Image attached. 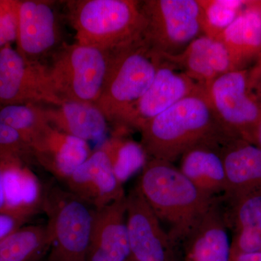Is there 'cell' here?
Wrapping results in <instances>:
<instances>
[{"label":"cell","mask_w":261,"mask_h":261,"mask_svg":"<svg viewBox=\"0 0 261 261\" xmlns=\"http://www.w3.org/2000/svg\"><path fill=\"white\" fill-rule=\"evenodd\" d=\"M175 249L220 197L197 188L173 163L149 159L137 184Z\"/></svg>","instance_id":"obj_1"},{"label":"cell","mask_w":261,"mask_h":261,"mask_svg":"<svg viewBox=\"0 0 261 261\" xmlns=\"http://www.w3.org/2000/svg\"><path fill=\"white\" fill-rule=\"evenodd\" d=\"M139 132L148 160L171 163L197 144L225 134L206 90L178 101Z\"/></svg>","instance_id":"obj_2"},{"label":"cell","mask_w":261,"mask_h":261,"mask_svg":"<svg viewBox=\"0 0 261 261\" xmlns=\"http://www.w3.org/2000/svg\"><path fill=\"white\" fill-rule=\"evenodd\" d=\"M66 7L75 43L81 45L111 53L143 37L146 21L141 2L72 0Z\"/></svg>","instance_id":"obj_3"},{"label":"cell","mask_w":261,"mask_h":261,"mask_svg":"<svg viewBox=\"0 0 261 261\" xmlns=\"http://www.w3.org/2000/svg\"><path fill=\"white\" fill-rule=\"evenodd\" d=\"M163 58L143 37L111 51L107 77L95 106L108 122L118 124L128 108L147 92Z\"/></svg>","instance_id":"obj_4"},{"label":"cell","mask_w":261,"mask_h":261,"mask_svg":"<svg viewBox=\"0 0 261 261\" xmlns=\"http://www.w3.org/2000/svg\"><path fill=\"white\" fill-rule=\"evenodd\" d=\"M42 209L51 236L44 261H87L96 209L53 182L43 190Z\"/></svg>","instance_id":"obj_5"},{"label":"cell","mask_w":261,"mask_h":261,"mask_svg":"<svg viewBox=\"0 0 261 261\" xmlns=\"http://www.w3.org/2000/svg\"><path fill=\"white\" fill-rule=\"evenodd\" d=\"M111 53L81 44H63L47 66L53 89L63 102L95 104L107 77Z\"/></svg>","instance_id":"obj_6"},{"label":"cell","mask_w":261,"mask_h":261,"mask_svg":"<svg viewBox=\"0 0 261 261\" xmlns=\"http://www.w3.org/2000/svg\"><path fill=\"white\" fill-rule=\"evenodd\" d=\"M141 10L146 21L143 37L159 54H178L204 35L198 0H147Z\"/></svg>","instance_id":"obj_7"},{"label":"cell","mask_w":261,"mask_h":261,"mask_svg":"<svg viewBox=\"0 0 261 261\" xmlns=\"http://www.w3.org/2000/svg\"><path fill=\"white\" fill-rule=\"evenodd\" d=\"M207 93L224 133L252 143L261 121V103L250 87L249 68L221 75L211 84Z\"/></svg>","instance_id":"obj_8"},{"label":"cell","mask_w":261,"mask_h":261,"mask_svg":"<svg viewBox=\"0 0 261 261\" xmlns=\"http://www.w3.org/2000/svg\"><path fill=\"white\" fill-rule=\"evenodd\" d=\"M63 102L53 89L47 66L27 61L10 44L0 49V108Z\"/></svg>","instance_id":"obj_9"},{"label":"cell","mask_w":261,"mask_h":261,"mask_svg":"<svg viewBox=\"0 0 261 261\" xmlns=\"http://www.w3.org/2000/svg\"><path fill=\"white\" fill-rule=\"evenodd\" d=\"M204 90H206L204 87L163 58L150 87L127 110L116 128L139 130L146 123L167 111L178 101Z\"/></svg>","instance_id":"obj_10"},{"label":"cell","mask_w":261,"mask_h":261,"mask_svg":"<svg viewBox=\"0 0 261 261\" xmlns=\"http://www.w3.org/2000/svg\"><path fill=\"white\" fill-rule=\"evenodd\" d=\"M126 223L134 260H176L174 245L137 185L126 195Z\"/></svg>","instance_id":"obj_11"},{"label":"cell","mask_w":261,"mask_h":261,"mask_svg":"<svg viewBox=\"0 0 261 261\" xmlns=\"http://www.w3.org/2000/svg\"><path fill=\"white\" fill-rule=\"evenodd\" d=\"M53 5L46 0L20 1L16 50L27 61L42 63L58 49L61 32Z\"/></svg>","instance_id":"obj_12"},{"label":"cell","mask_w":261,"mask_h":261,"mask_svg":"<svg viewBox=\"0 0 261 261\" xmlns=\"http://www.w3.org/2000/svg\"><path fill=\"white\" fill-rule=\"evenodd\" d=\"M65 188L87 202L96 210L126 197L109 158L101 147L63 182Z\"/></svg>","instance_id":"obj_13"},{"label":"cell","mask_w":261,"mask_h":261,"mask_svg":"<svg viewBox=\"0 0 261 261\" xmlns=\"http://www.w3.org/2000/svg\"><path fill=\"white\" fill-rule=\"evenodd\" d=\"M221 154L226 183L223 201L261 193L260 148L241 139L225 137L221 142Z\"/></svg>","instance_id":"obj_14"},{"label":"cell","mask_w":261,"mask_h":261,"mask_svg":"<svg viewBox=\"0 0 261 261\" xmlns=\"http://www.w3.org/2000/svg\"><path fill=\"white\" fill-rule=\"evenodd\" d=\"M221 197L176 248V261H229L230 243Z\"/></svg>","instance_id":"obj_15"},{"label":"cell","mask_w":261,"mask_h":261,"mask_svg":"<svg viewBox=\"0 0 261 261\" xmlns=\"http://www.w3.org/2000/svg\"><path fill=\"white\" fill-rule=\"evenodd\" d=\"M35 163L63 183L90 155L86 141L47 127L31 145Z\"/></svg>","instance_id":"obj_16"},{"label":"cell","mask_w":261,"mask_h":261,"mask_svg":"<svg viewBox=\"0 0 261 261\" xmlns=\"http://www.w3.org/2000/svg\"><path fill=\"white\" fill-rule=\"evenodd\" d=\"M126 197L96 210L87 261H129Z\"/></svg>","instance_id":"obj_17"},{"label":"cell","mask_w":261,"mask_h":261,"mask_svg":"<svg viewBox=\"0 0 261 261\" xmlns=\"http://www.w3.org/2000/svg\"><path fill=\"white\" fill-rule=\"evenodd\" d=\"M207 90L221 75L232 71L227 49L221 41L201 35L176 55H161Z\"/></svg>","instance_id":"obj_18"},{"label":"cell","mask_w":261,"mask_h":261,"mask_svg":"<svg viewBox=\"0 0 261 261\" xmlns=\"http://www.w3.org/2000/svg\"><path fill=\"white\" fill-rule=\"evenodd\" d=\"M225 134L202 141L186 151L178 169L201 192L221 197L226 191V175L221 154Z\"/></svg>","instance_id":"obj_19"},{"label":"cell","mask_w":261,"mask_h":261,"mask_svg":"<svg viewBox=\"0 0 261 261\" xmlns=\"http://www.w3.org/2000/svg\"><path fill=\"white\" fill-rule=\"evenodd\" d=\"M227 49L233 70L247 69L261 56V10L256 1H247L238 18L219 37Z\"/></svg>","instance_id":"obj_20"},{"label":"cell","mask_w":261,"mask_h":261,"mask_svg":"<svg viewBox=\"0 0 261 261\" xmlns=\"http://www.w3.org/2000/svg\"><path fill=\"white\" fill-rule=\"evenodd\" d=\"M4 187L5 214L29 220L42 208L40 184L28 165L19 161L0 163Z\"/></svg>","instance_id":"obj_21"},{"label":"cell","mask_w":261,"mask_h":261,"mask_svg":"<svg viewBox=\"0 0 261 261\" xmlns=\"http://www.w3.org/2000/svg\"><path fill=\"white\" fill-rule=\"evenodd\" d=\"M48 123L66 135L86 141L101 140L108 132V121L94 104L65 101L44 108Z\"/></svg>","instance_id":"obj_22"},{"label":"cell","mask_w":261,"mask_h":261,"mask_svg":"<svg viewBox=\"0 0 261 261\" xmlns=\"http://www.w3.org/2000/svg\"><path fill=\"white\" fill-rule=\"evenodd\" d=\"M50 245L47 224L21 226L0 241V261H44Z\"/></svg>","instance_id":"obj_23"},{"label":"cell","mask_w":261,"mask_h":261,"mask_svg":"<svg viewBox=\"0 0 261 261\" xmlns=\"http://www.w3.org/2000/svg\"><path fill=\"white\" fill-rule=\"evenodd\" d=\"M126 130V128H116L112 137L99 147L107 154L113 171L122 185L142 171L148 161L142 145L124 137L123 132Z\"/></svg>","instance_id":"obj_24"},{"label":"cell","mask_w":261,"mask_h":261,"mask_svg":"<svg viewBox=\"0 0 261 261\" xmlns=\"http://www.w3.org/2000/svg\"><path fill=\"white\" fill-rule=\"evenodd\" d=\"M0 122L18 130L30 147L36 139L50 126L46 118L44 108L37 104L14 105L0 108Z\"/></svg>","instance_id":"obj_25"},{"label":"cell","mask_w":261,"mask_h":261,"mask_svg":"<svg viewBox=\"0 0 261 261\" xmlns=\"http://www.w3.org/2000/svg\"><path fill=\"white\" fill-rule=\"evenodd\" d=\"M204 35L219 40L221 34L241 13L247 1L198 0Z\"/></svg>","instance_id":"obj_26"},{"label":"cell","mask_w":261,"mask_h":261,"mask_svg":"<svg viewBox=\"0 0 261 261\" xmlns=\"http://www.w3.org/2000/svg\"><path fill=\"white\" fill-rule=\"evenodd\" d=\"M225 221L233 232L249 231L261 235V193L231 202L221 199Z\"/></svg>","instance_id":"obj_27"},{"label":"cell","mask_w":261,"mask_h":261,"mask_svg":"<svg viewBox=\"0 0 261 261\" xmlns=\"http://www.w3.org/2000/svg\"><path fill=\"white\" fill-rule=\"evenodd\" d=\"M19 161L29 165L35 163L30 145L11 126L0 122V163Z\"/></svg>","instance_id":"obj_28"},{"label":"cell","mask_w":261,"mask_h":261,"mask_svg":"<svg viewBox=\"0 0 261 261\" xmlns=\"http://www.w3.org/2000/svg\"><path fill=\"white\" fill-rule=\"evenodd\" d=\"M19 6L18 0H0V49L16 42Z\"/></svg>","instance_id":"obj_29"},{"label":"cell","mask_w":261,"mask_h":261,"mask_svg":"<svg viewBox=\"0 0 261 261\" xmlns=\"http://www.w3.org/2000/svg\"><path fill=\"white\" fill-rule=\"evenodd\" d=\"M257 252H261V235L249 231L234 232L230 247L229 261L241 255Z\"/></svg>","instance_id":"obj_30"},{"label":"cell","mask_w":261,"mask_h":261,"mask_svg":"<svg viewBox=\"0 0 261 261\" xmlns=\"http://www.w3.org/2000/svg\"><path fill=\"white\" fill-rule=\"evenodd\" d=\"M28 220L13 216V215L0 213V241L10 233L23 226Z\"/></svg>","instance_id":"obj_31"},{"label":"cell","mask_w":261,"mask_h":261,"mask_svg":"<svg viewBox=\"0 0 261 261\" xmlns=\"http://www.w3.org/2000/svg\"><path fill=\"white\" fill-rule=\"evenodd\" d=\"M249 80L252 92L261 103V68L252 66L249 68Z\"/></svg>","instance_id":"obj_32"},{"label":"cell","mask_w":261,"mask_h":261,"mask_svg":"<svg viewBox=\"0 0 261 261\" xmlns=\"http://www.w3.org/2000/svg\"><path fill=\"white\" fill-rule=\"evenodd\" d=\"M231 261H261V252L241 255Z\"/></svg>","instance_id":"obj_33"},{"label":"cell","mask_w":261,"mask_h":261,"mask_svg":"<svg viewBox=\"0 0 261 261\" xmlns=\"http://www.w3.org/2000/svg\"><path fill=\"white\" fill-rule=\"evenodd\" d=\"M5 207V198L3 178L0 172V213H4Z\"/></svg>","instance_id":"obj_34"},{"label":"cell","mask_w":261,"mask_h":261,"mask_svg":"<svg viewBox=\"0 0 261 261\" xmlns=\"http://www.w3.org/2000/svg\"><path fill=\"white\" fill-rule=\"evenodd\" d=\"M252 143L261 149V121L259 123L258 126H257L256 130H255Z\"/></svg>","instance_id":"obj_35"},{"label":"cell","mask_w":261,"mask_h":261,"mask_svg":"<svg viewBox=\"0 0 261 261\" xmlns=\"http://www.w3.org/2000/svg\"><path fill=\"white\" fill-rule=\"evenodd\" d=\"M254 66L256 67V68H261V56L258 58V60H257L256 63H255Z\"/></svg>","instance_id":"obj_36"},{"label":"cell","mask_w":261,"mask_h":261,"mask_svg":"<svg viewBox=\"0 0 261 261\" xmlns=\"http://www.w3.org/2000/svg\"><path fill=\"white\" fill-rule=\"evenodd\" d=\"M257 5L258 6V8H260V10H261V1H256Z\"/></svg>","instance_id":"obj_37"},{"label":"cell","mask_w":261,"mask_h":261,"mask_svg":"<svg viewBox=\"0 0 261 261\" xmlns=\"http://www.w3.org/2000/svg\"><path fill=\"white\" fill-rule=\"evenodd\" d=\"M129 261H136V260H134L133 258H130Z\"/></svg>","instance_id":"obj_38"}]
</instances>
